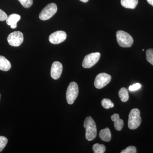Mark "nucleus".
I'll return each instance as SVG.
<instances>
[{
  "mask_svg": "<svg viewBox=\"0 0 153 153\" xmlns=\"http://www.w3.org/2000/svg\"><path fill=\"white\" fill-rule=\"evenodd\" d=\"M99 136L103 141L108 142L111 140V135L110 130L108 128L101 130L99 133Z\"/></svg>",
  "mask_w": 153,
  "mask_h": 153,
  "instance_id": "ddd939ff",
  "label": "nucleus"
},
{
  "mask_svg": "<svg viewBox=\"0 0 153 153\" xmlns=\"http://www.w3.org/2000/svg\"><path fill=\"white\" fill-rule=\"evenodd\" d=\"M111 119L114 122L115 128L117 131L121 130L123 128L124 122L123 120L120 118L119 115L114 114L111 116Z\"/></svg>",
  "mask_w": 153,
  "mask_h": 153,
  "instance_id": "f8f14e48",
  "label": "nucleus"
},
{
  "mask_svg": "<svg viewBox=\"0 0 153 153\" xmlns=\"http://www.w3.org/2000/svg\"><path fill=\"white\" fill-rule=\"evenodd\" d=\"M142 50H143V51H144V49H143Z\"/></svg>",
  "mask_w": 153,
  "mask_h": 153,
  "instance_id": "bb28decb",
  "label": "nucleus"
},
{
  "mask_svg": "<svg viewBox=\"0 0 153 153\" xmlns=\"http://www.w3.org/2000/svg\"><path fill=\"white\" fill-rule=\"evenodd\" d=\"M11 68L10 62L6 57L0 56V70L3 71H8Z\"/></svg>",
  "mask_w": 153,
  "mask_h": 153,
  "instance_id": "4468645a",
  "label": "nucleus"
},
{
  "mask_svg": "<svg viewBox=\"0 0 153 153\" xmlns=\"http://www.w3.org/2000/svg\"><path fill=\"white\" fill-rule=\"evenodd\" d=\"M63 71V66L60 62L55 61L52 63L51 69V76L54 79L60 78Z\"/></svg>",
  "mask_w": 153,
  "mask_h": 153,
  "instance_id": "9d476101",
  "label": "nucleus"
},
{
  "mask_svg": "<svg viewBox=\"0 0 153 153\" xmlns=\"http://www.w3.org/2000/svg\"><path fill=\"white\" fill-rule=\"evenodd\" d=\"M119 96L123 102H126L129 99L128 90L126 88H122L119 91Z\"/></svg>",
  "mask_w": 153,
  "mask_h": 153,
  "instance_id": "dca6fc26",
  "label": "nucleus"
},
{
  "mask_svg": "<svg viewBox=\"0 0 153 153\" xmlns=\"http://www.w3.org/2000/svg\"><path fill=\"white\" fill-rule=\"evenodd\" d=\"M149 4L153 6V0H147Z\"/></svg>",
  "mask_w": 153,
  "mask_h": 153,
  "instance_id": "393cba45",
  "label": "nucleus"
},
{
  "mask_svg": "<svg viewBox=\"0 0 153 153\" xmlns=\"http://www.w3.org/2000/svg\"><path fill=\"white\" fill-rule=\"evenodd\" d=\"M21 16L17 14H13L9 16L6 19V23L10 26L12 29H15L17 27V24L21 19Z\"/></svg>",
  "mask_w": 153,
  "mask_h": 153,
  "instance_id": "9b49d317",
  "label": "nucleus"
},
{
  "mask_svg": "<svg viewBox=\"0 0 153 153\" xmlns=\"http://www.w3.org/2000/svg\"><path fill=\"white\" fill-rule=\"evenodd\" d=\"M138 0H121V4L124 7L134 9L136 7Z\"/></svg>",
  "mask_w": 153,
  "mask_h": 153,
  "instance_id": "2eb2a0df",
  "label": "nucleus"
},
{
  "mask_svg": "<svg viewBox=\"0 0 153 153\" xmlns=\"http://www.w3.org/2000/svg\"><path fill=\"white\" fill-rule=\"evenodd\" d=\"M93 150L94 153H104L106 148L104 145L96 143L93 145Z\"/></svg>",
  "mask_w": 153,
  "mask_h": 153,
  "instance_id": "f3484780",
  "label": "nucleus"
},
{
  "mask_svg": "<svg viewBox=\"0 0 153 153\" xmlns=\"http://www.w3.org/2000/svg\"><path fill=\"white\" fill-rule=\"evenodd\" d=\"M140 112L137 108H133L131 111L128 115V127L129 128L134 130L137 128L142 122Z\"/></svg>",
  "mask_w": 153,
  "mask_h": 153,
  "instance_id": "f03ea898",
  "label": "nucleus"
},
{
  "mask_svg": "<svg viewBox=\"0 0 153 153\" xmlns=\"http://www.w3.org/2000/svg\"><path fill=\"white\" fill-rule=\"evenodd\" d=\"M57 8L55 3H50L42 10L39 14V19L42 21H46L52 18L56 13Z\"/></svg>",
  "mask_w": 153,
  "mask_h": 153,
  "instance_id": "20e7f679",
  "label": "nucleus"
},
{
  "mask_svg": "<svg viewBox=\"0 0 153 153\" xmlns=\"http://www.w3.org/2000/svg\"><path fill=\"white\" fill-rule=\"evenodd\" d=\"M7 17V14L2 10L0 9V21H5Z\"/></svg>",
  "mask_w": 153,
  "mask_h": 153,
  "instance_id": "b1692460",
  "label": "nucleus"
},
{
  "mask_svg": "<svg viewBox=\"0 0 153 153\" xmlns=\"http://www.w3.org/2000/svg\"><path fill=\"white\" fill-rule=\"evenodd\" d=\"M8 143V140L6 137L0 136V152L5 147Z\"/></svg>",
  "mask_w": 153,
  "mask_h": 153,
  "instance_id": "aec40b11",
  "label": "nucleus"
},
{
  "mask_svg": "<svg viewBox=\"0 0 153 153\" xmlns=\"http://www.w3.org/2000/svg\"><path fill=\"white\" fill-rule=\"evenodd\" d=\"M21 4L26 8H29L33 5V0H18Z\"/></svg>",
  "mask_w": 153,
  "mask_h": 153,
  "instance_id": "412c9836",
  "label": "nucleus"
},
{
  "mask_svg": "<svg viewBox=\"0 0 153 153\" xmlns=\"http://www.w3.org/2000/svg\"><path fill=\"white\" fill-rule=\"evenodd\" d=\"M141 87V85L139 83H135L134 85H130L129 87V90L131 91H134L140 89Z\"/></svg>",
  "mask_w": 153,
  "mask_h": 153,
  "instance_id": "5701e85b",
  "label": "nucleus"
},
{
  "mask_svg": "<svg viewBox=\"0 0 153 153\" xmlns=\"http://www.w3.org/2000/svg\"><path fill=\"white\" fill-rule=\"evenodd\" d=\"M7 41L10 46L19 47L24 41V35L20 31H15L9 35Z\"/></svg>",
  "mask_w": 153,
  "mask_h": 153,
  "instance_id": "6e6552de",
  "label": "nucleus"
},
{
  "mask_svg": "<svg viewBox=\"0 0 153 153\" xmlns=\"http://www.w3.org/2000/svg\"><path fill=\"white\" fill-rule=\"evenodd\" d=\"M0 97H1V94H0Z\"/></svg>",
  "mask_w": 153,
  "mask_h": 153,
  "instance_id": "cd10ccee",
  "label": "nucleus"
},
{
  "mask_svg": "<svg viewBox=\"0 0 153 153\" xmlns=\"http://www.w3.org/2000/svg\"><path fill=\"white\" fill-rule=\"evenodd\" d=\"M100 57L99 52H94L86 55L82 61V67L85 68H91L98 62Z\"/></svg>",
  "mask_w": 153,
  "mask_h": 153,
  "instance_id": "423d86ee",
  "label": "nucleus"
},
{
  "mask_svg": "<svg viewBox=\"0 0 153 153\" xmlns=\"http://www.w3.org/2000/svg\"><path fill=\"white\" fill-rule=\"evenodd\" d=\"M137 152L136 148L134 146H130L123 150L121 153H136Z\"/></svg>",
  "mask_w": 153,
  "mask_h": 153,
  "instance_id": "4be33fe9",
  "label": "nucleus"
},
{
  "mask_svg": "<svg viewBox=\"0 0 153 153\" xmlns=\"http://www.w3.org/2000/svg\"><path fill=\"white\" fill-rule=\"evenodd\" d=\"M147 60L153 65V49H148L146 52Z\"/></svg>",
  "mask_w": 153,
  "mask_h": 153,
  "instance_id": "6ab92c4d",
  "label": "nucleus"
},
{
  "mask_svg": "<svg viewBox=\"0 0 153 153\" xmlns=\"http://www.w3.org/2000/svg\"><path fill=\"white\" fill-rule=\"evenodd\" d=\"M84 127L85 129V138L88 141L93 140L97 134L96 125L92 117H88L84 122Z\"/></svg>",
  "mask_w": 153,
  "mask_h": 153,
  "instance_id": "f257e3e1",
  "label": "nucleus"
},
{
  "mask_svg": "<svg viewBox=\"0 0 153 153\" xmlns=\"http://www.w3.org/2000/svg\"><path fill=\"white\" fill-rule=\"evenodd\" d=\"M67 37L66 33L63 31H57L52 33L49 36L50 43L53 44H58L65 41Z\"/></svg>",
  "mask_w": 153,
  "mask_h": 153,
  "instance_id": "1a4fd4ad",
  "label": "nucleus"
},
{
  "mask_svg": "<svg viewBox=\"0 0 153 153\" xmlns=\"http://www.w3.org/2000/svg\"><path fill=\"white\" fill-rule=\"evenodd\" d=\"M79 1H81L82 2L86 3L88 1V0H79Z\"/></svg>",
  "mask_w": 153,
  "mask_h": 153,
  "instance_id": "a878e982",
  "label": "nucleus"
},
{
  "mask_svg": "<svg viewBox=\"0 0 153 153\" xmlns=\"http://www.w3.org/2000/svg\"><path fill=\"white\" fill-rule=\"evenodd\" d=\"M102 105L105 109L111 108L114 106V104L108 99L104 98L101 102Z\"/></svg>",
  "mask_w": 153,
  "mask_h": 153,
  "instance_id": "a211bd4d",
  "label": "nucleus"
},
{
  "mask_svg": "<svg viewBox=\"0 0 153 153\" xmlns=\"http://www.w3.org/2000/svg\"><path fill=\"white\" fill-rule=\"evenodd\" d=\"M117 40L119 46L124 48L131 47L134 43L132 36L123 31H118L116 33Z\"/></svg>",
  "mask_w": 153,
  "mask_h": 153,
  "instance_id": "7ed1b4c3",
  "label": "nucleus"
},
{
  "mask_svg": "<svg viewBox=\"0 0 153 153\" xmlns=\"http://www.w3.org/2000/svg\"><path fill=\"white\" fill-rule=\"evenodd\" d=\"M79 93V89L77 83L71 82L68 85L66 93V98L68 104L71 105L74 103L77 98Z\"/></svg>",
  "mask_w": 153,
  "mask_h": 153,
  "instance_id": "39448f33",
  "label": "nucleus"
},
{
  "mask_svg": "<svg viewBox=\"0 0 153 153\" xmlns=\"http://www.w3.org/2000/svg\"><path fill=\"white\" fill-rule=\"evenodd\" d=\"M111 76L109 74L105 73L98 74L94 80V86L97 89H101L110 82Z\"/></svg>",
  "mask_w": 153,
  "mask_h": 153,
  "instance_id": "0eeeda50",
  "label": "nucleus"
}]
</instances>
